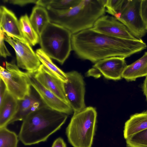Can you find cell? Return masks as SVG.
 <instances>
[{
    "instance_id": "31",
    "label": "cell",
    "mask_w": 147,
    "mask_h": 147,
    "mask_svg": "<svg viewBox=\"0 0 147 147\" xmlns=\"http://www.w3.org/2000/svg\"><path fill=\"white\" fill-rule=\"evenodd\" d=\"M142 87L143 93L146 97L147 102V76L146 77L142 85Z\"/></svg>"
},
{
    "instance_id": "26",
    "label": "cell",
    "mask_w": 147,
    "mask_h": 147,
    "mask_svg": "<svg viewBox=\"0 0 147 147\" xmlns=\"http://www.w3.org/2000/svg\"><path fill=\"white\" fill-rule=\"evenodd\" d=\"M0 55L4 58L11 56V54L8 51L4 42V35L2 31L0 30Z\"/></svg>"
},
{
    "instance_id": "1",
    "label": "cell",
    "mask_w": 147,
    "mask_h": 147,
    "mask_svg": "<svg viewBox=\"0 0 147 147\" xmlns=\"http://www.w3.org/2000/svg\"><path fill=\"white\" fill-rule=\"evenodd\" d=\"M71 43L72 50L79 58L95 63L111 57L126 58L147 47L141 39L131 40L115 37L92 28L73 34Z\"/></svg>"
},
{
    "instance_id": "28",
    "label": "cell",
    "mask_w": 147,
    "mask_h": 147,
    "mask_svg": "<svg viewBox=\"0 0 147 147\" xmlns=\"http://www.w3.org/2000/svg\"><path fill=\"white\" fill-rule=\"evenodd\" d=\"M37 0H3V1L4 3H9L14 5L23 6L26 4L30 3H36Z\"/></svg>"
},
{
    "instance_id": "22",
    "label": "cell",
    "mask_w": 147,
    "mask_h": 147,
    "mask_svg": "<svg viewBox=\"0 0 147 147\" xmlns=\"http://www.w3.org/2000/svg\"><path fill=\"white\" fill-rule=\"evenodd\" d=\"M82 0H39L36 4L45 8L50 7L59 10H66L79 4Z\"/></svg>"
},
{
    "instance_id": "19",
    "label": "cell",
    "mask_w": 147,
    "mask_h": 147,
    "mask_svg": "<svg viewBox=\"0 0 147 147\" xmlns=\"http://www.w3.org/2000/svg\"><path fill=\"white\" fill-rule=\"evenodd\" d=\"M29 20L39 36L45 27L50 22L47 9L37 5L33 8Z\"/></svg>"
},
{
    "instance_id": "23",
    "label": "cell",
    "mask_w": 147,
    "mask_h": 147,
    "mask_svg": "<svg viewBox=\"0 0 147 147\" xmlns=\"http://www.w3.org/2000/svg\"><path fill=\"white\" fill-rule=\"evenodd\" d=\"M18 136L7 127L0 128V147H17Z\"/></svg>"
},
{
    "instance_id": "10",
    "label": "cell",
    "mask_w": 147,
    "mask_h": 147,
    "mask_svg": "<svg viewBox=\"0 0 147 147\" xmlns=\"http://www.w3.org/2000/svg\"><path fill=\"white\" fill-rule=\"evenodd\" d=\"M124 57H113L100 60L96 63L87 73V75L96 78L102 75L106 79L114 80L122 78L126 65Z\"/></svg>"
},
{
    "instance_id": "15",
    "label": "cell",
    "mask_w": 147,
    "mask_h": 147,
    "mask_svg": "<svg viewBox=\"0 0 147 147\" xmlns=\"http://www.w3.org/2000/svg\"><path fill=\"white\" fill-rule=\"evenodd\" d=\"M19 107V100L7 91L0 105V128L7 127L9 124Z\"/></svg>"
},
{
    "instance_id": "18",
    "label": "cell",
    "mask_w": 147,
    "mask_h": 147,
    "mask_svg": "<svg viewBox=\"0 0 147 147\" xmlns=\"http://www.w3.org/2000/svg\"><path fill=\"white\" fill-rule=\"evenodd\" d=\"M147 128V111L131 115L125 123L123 136L125 139Z\"/></svg>"
},
{
    "instance_id": "3",
    "label": "cell",
    "mask_w": 147,
    "mask_h": 147,
    "mask_svg": "<svg viewBox=\"0 0 147 147\" xmlns=\"http://www.w3.org/2000/svg\"><path fill=\"white\" fill-rule=\"evenodd\" d=\"M46 8L50 22L65 28L73 34L92 28L106 12L103 0H82L77 5L66 10Z\"/></svg>"
},
{
    "instance_id": "6",
    "label": "cell",
    "mask_w": 147,
    "mask_h": 147,
    "mask_svg": "<svg viewBox=\"0 0 147 147\" xmlns=\"http://www.w3.org/2000/svg\"><path fill=\"white\" fill-rule=\"evenodd\" d=\"M0 76L7 91L19 100L31 93L28 73L21 71L14 61L6 62V68L0 66Z\"/></svg>"
},
{
    "instance_id": "14",
    "label": "cell",
    "mask_w": 147,
    "mask_h": 147,
    "mask_svg": "<svg viewBox=\"0 0 147 147\" xmlns=\"http://www.w3.org/2000/svg\"><path fill=\"white\" fill-rule=\"evenodd\" d=\"M0 30L18 39L26 40L21 32L19 22L15 14L5 7H0Z\"/></svg>"
},
{
    "instance_id": "7",
    "label": "cell",
    "mask_w": 147,
    "mask_h": 147,
    "mask_svg": "<svg viewBox=\"0 0 147 147\" xmlns=\"http://www.w3.org/2000/svg\"><path fill=\"white\" fill-rule=\"evenodd\" d=\"M141 1L124 0L120 11L114 16L123 24L134 36L139 39L147 32L140 14Z\"/></svg>"
},
{
    "instance_id": "12",
    "label": "cell",
    "mask_w": 147,
    "mask_h": 147,
    "mask_svg": "<svg viewBox=\"0 0 147 147\" xmlns=\"http://www.w3.org/2000/svg\"><path fill=\"white\" fill-rule=\"evenodd\" d=\"M28 73L31 86L46 105L53 110L67 115L72 114L73 111L69 105L44 87L35 79L32 74Z\"/></svg>"
},
{
    "instance_id": "27",
    "label": "cell",
    "mask_w": 147,
    "mask_h": 147,
    "mask_svg": "<svg viewBox=\"0 0 147 147\" xmlns=\"http://www.w3.org/2000/svg\"><path fill=\"white\" fill-rule=\"evenodd\" d=\"M140 14L146 29L147 31V0H141Z\"/></svg>"
},
{
    "instance_id": "2",
    "label": "cell",
    "mask_w": 147,
    "mask_h": 147,
    "mask_svg": "<svg viewBox=\"0 0 147 147\" xmlns=\"http://www.w3.org/2000/svg\"><path fill=\"white\" fill-rule=\"evenodd\" d=\"M67 115L42 106L27 115L23 121L18 135L25 145L38 144L47 140L65 123Z\"/></svg>"
},
{
    "instance_id": "16",
    "label": "cell",
    "mask_w": 147,
    "mask_h": 147,
    "mask_svg": "<svg viewBox=\"0 0 147 147\" xmlns=\"http://www.w3.org/2000/svg\"><path fill=\"white\" fill-rule=\"evenodd\" d=\"M45 105H46L40 97L38 98L31 93L23 99L19 100L18 111L9 124L16 121H23L29 114Z\"/></svg>"
},
{
    "instance_id": "17",
    "label": "cell",
    "mask_w": 147,
    "mask_h": 147,
    "mask_svg": "<svg viewBox=\"0 0 147 147\" xmlns=\"http://www.w3.org/2000/svg\"><path fill=\"white\" fill-rule=\"evenodd\" d=\"M147 76V51L140 58L127 65L122 78L128 81H135L138 78Z\"/></svg>"
},
{
    "instance_id": "25",
    "label": "cell",
    "mask_w": 147,
    "mask_h": 147,
    "mask_svg": "<svg viewBox=\"0 0 147 147\" xmlns=\"http://www.w3.org/2000/svg\"><path fill=\"white\" fill-rule=\"evenodd\" d=\"M124 0H104L106 11L114 16L120 11Z\"/></svg>"
},
{
    "instance_id": "24",
    "label": "cell",
    "mask_w": 147,
    "mask_h": 147,
    "mask_svg": "<svg viewBox=\"0 0 147 147\" xmlns=\"http://www.w3.org/2000/svg\"><path fill=\"white\" fill-rule=\"evenodd\" d=\"M127 147H147V128L125 139Z\"/></svg>"
},
{
    "instance_id": "29",
    "label": "cell",
    "mask_w": 147,
    "mask_h": 147,
    "mask_svg": "<svg viewBox=\"0 0 147 147\" xmlns=\"http://www.w3.org/2000/svg\"><path fill=\"white\" fill-rule=\"evenodd\" d=\"M0 105L2 103L4 96L7 92V90L6 85L3 80L0 78Z\"/></svg>"
},
{
    "instance_id": "11",
    "label": "cell",
    "mask_w": 147,
    "mask_h": 147,
    "mask_svg": "<svg viewBox=\"0 0 147 147\" xmlns=\"http://www.w3.org/2000/svg\"><path fill=\"white\" fill-rule=\"evenodd\" d=\"M92 28L99 32L123 39L137 40L127 27L115 17L104 15L95 22Z\"/></svg>"
},
{
    "instance_id": "21",
    "label": "cell",
    "mask_w": 147,
    "mask_h": 147,
    "mask_svg": "<svg viewBox=\"0 0 147 147\" xmlns=\"http://www.w3.org/2000/svg\"><path fill=\"white\" fill-rule=\"evenodd\" d=\"M36 54L40 62L55 76L64 83L67 81L66 73L57 66L41 49L36 50Z\"/></svg>"
},
{
    "instance_id": "30",
    "label": "cell",
    "mask_w": 147,
    "mask_h": 147,
    "mask_svg": "<svg viewBox=\"0 0 147 147\" xmlns=\"http://www.w3.org/2000/svg\"><path fill=\"white\" fill-rule=\"evenodd\" d=\"M51 147H67V146L63 140L59 137L54 141Z\"/></svg>"
},
{
    "instance_id": "13",
    "label": "cell",
    "mask_w": 147,
    "mask_h": 147,
    "mask_svg": "<svg viewBox=\"0 0 147 147\" xmlns=\"http://www.w3.org/2000/svg\"><path fill=\"white\" fill-rule=\"evenodd\" d=\"M32 74L44 87L69 104L65 91L64 82L53 75L43 64H41L36 72Z\"/></svg>"
},
{
    "instance_id": "4",
    "label": "cell",
    "mask_w": 147,
    "mask_h": 147,
    "mask_svg": "<svg viewBox=\"0 0 147 147\" xmlns=\"http://www.w3.org/2000/svg\"><path fill=\"white\" fill-rule=\"evenodd\" d=\"M72 35L65 28L50 22L39 36L41 49L50 58L62 65L72 50Z\"/></svg>"
},
{
    "instance_id": "9",
    "label": "cell",
    "mask_w": 147,
    "mask_h": 147,
    "mask_svg": "<svg viewBox=\"0 0 147 147\" xmlns=\"http://www.w3.org/2000/svg\"><path fill=\"white\" fill-rule=\"evenodd\" d=\"M67 81L64 83L65 91L69 104L74 113L86 108L85 102V88L81 74L76 71L66 73Z\"/></svg>"
},
{
    "instance_id": "5",
    "label": "cell",
    "mask_w": 147,
    "mask_h": 147,
    "mask_svg": "<svg viewBox=\"0 0 147 147\" xmlns=\"http://www.w3.org/2000/svg\"><path fill=\"white\" fill-rule=\"evenodd\" d=\"M97 116L96 109L92 107L74 113L66 130L68 141L73 147H91Z\"/></svg>"
},
{
    "instance_id": "20",
    "label": "cell",
    "mask_w": 147,
    "mask_h": 147,
    "mask_svg": "<svg viewBox=\"0 0 147 147\" xmlns=\"http://www.w3.org/2000/svg\"><path fill=\"white\" fill-rule=\"evenodd\" d=\"M19 22L22 36L30 45L34 46L39 43V36L32 25L27 15L22 16Z\"/></svg>"
},
{
    "instance_id": "8",
    "label": "cell",
    "mask_w": 147,
    "mask_h": 147,
    "mask_svg": "<svg viewBox=\"0 0 147 147\" xmlns=\"http://www.w3.org/2000/svg\"><path fill=\"white\" fill-rule=\"evenodd\" d=\"M3 32L4 40L15 50L18 66L30 73L36 72L41 65L40 62L29 43Z\"/></svg>"
}]
</instances>
